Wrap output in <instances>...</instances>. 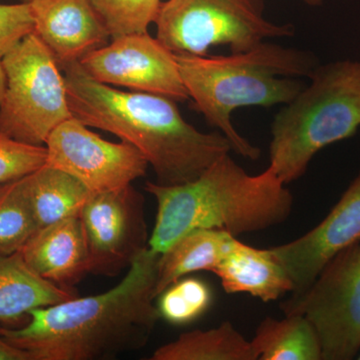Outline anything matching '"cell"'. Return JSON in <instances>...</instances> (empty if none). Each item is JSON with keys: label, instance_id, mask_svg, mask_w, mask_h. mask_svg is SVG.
<instances>
[{"label": "cell", "instance_id": "ba28073f", "mask_svg": "<svg viewBox=\"0 0 360 360\" xmlns=\"http://www.w3.org/2000/svg\"><path fill=\"white\" fill-rule=\"evenodd\" d=\"M284 315H304L322 347V360H350L360 352V239L338 252L309 290L279 304Z\"/></svg>", "mask_w": 360, "mask_h": 360}, {"label": "cell", "instance_id": "603a6c76", "mask_svg": "<svg viewBox=\"0 0 360 360\" xmlns=\"http://www.w3.org/2000/svg\"><path fill=\"white\" fill-rule=\"evenodd\" d=\"M111 39L148 32L155 23L161 0H90Z\"/></svg>", "mask_w": 360, "mask_h": 360}, {"label": "cell", "instance_id": "30bf717a", "mask_svg": "<svg viewBox=\"0 0 360 360\" xmlns=\"http://www.w3.org/2000/svg\"><path fill=\"white\" fill-rule=\"evenodd\" d=\"M79 63L90 77L103 84L158 94L177 103L189 99L176 56L149 32L111 39Z\"/></svg>", "mask_w": 360, "mask_h": 360}, {"label": "cell", "instance_id": "5bb4252c", "mask_svg": "<svg viewBox=\"0 0 360 360\" xmlns=\"http://www.w3.org/2000/svg\"><path fill=\"white\" fill-rule=\"evenodd\" d=\"M20 252L35 274L65 290H72L91 266L79 215L40 227Z\"/></svg>", "mask_w": 360, "mask_h": 360}, {"label": "cell", "instance_id": "83f0119b", "mask_svg": "<svg viewBox=\"0 0 360 360\" xmlns=\"http://www.w3.org/2000/svg\"><path fill=\"white\" fill-rule=\"evenodd\" d=\"M302 1L303 4L312 7L321 6L323 4V0H302Z\"/></svg>", "mask_w": 360, "mask_h": 360}, {"label": "cell", "instance_id": "2e32d148", "mask_svg": "<svg viewBox=\"0 0 360 360\" xmlns=\"http://www.w3.org/2000/svg\"><path fill=\"white\" fill-rule=\"evenodd\" d=\"M77 295L72 290L42 278L25 262L20 251L0 253V322L18 323L33 309L65 302Z\"/></svg>", "mask_w": 360, "mask_h": 360}, {"label": "cell", "instance_id": "7a4b0ae2", "mask_svg": "<svg viewBox=\"0 0 360 360\" xmlns=\"http://www.w3.org/2000/svg\"><path fill=\"white\" fill-rule=\"evenodd\" d=\"M61 70L72 115L139 149L153 167L156 184L191 181L232 150L221 132L205 134L187 122L169 97L101 84L79 63Z\"/></svg>", "mask_w": 360, "mask_h": 360}, {"label": "cell", "instance_id": "4316f807", "mask_svg": "<svg viewBox=\"0 0 360 360\" xmlns=\"http://www.w3.org/2000/svg\"><path fill=\"white\" fill-rule=\"evenodd\" d=\"M4 89H6V75H4L1 59H0V103H1L2 96H4Z\"/></svg>", "mask_w": 360, "mask_h": 360}, {"label": "cell", "instance_id": "8fae6325", "mask_svg": "<svg viewBox=\"0 0 360 360\" xmlns=\"http://www.w3.org/2000/svg\"><path fill=\"white\" fill-rule=\"evenodd\" d=\"M79 219L92 274L115 276L148 246L144 200L131 186L92 193Z\"/></svg>", "mask_w": 360, "mask_h": 360}, {"label": "cell", "instance_id": "6da1fadb", "mask_svg": "<svg viewBox=\"0 0 360 360\" xmlns=\"http://www.w3.org/2000/svg\"><path fill=\"white\" fill-rule=\"evenodd\" d=\"M158 258L148 246L115 288L33 309L20 328L0 326V335L32 360H110L141 349L160 319Z\"/></svg>", "mask_w": 360, "mask_h": 360}, {"label": "cell", "instance_id": "3957f363", "mask_svg": "<svg viewBox=\"0 0 360 360\" xmlns=\"http://www.w3.org/2000/svg\"><path fill=\"white\" fill-rule=\"evenodd\" d=\"M285 186L271 167L250 175L229 153L186 184L148 181L144 189L158 203L148 248L160 255L196 229L224 231L238 238L283 224L293 208Z\"/></svg>", "mask_w": 360, "mask_h": 360}, {"label": "cell", "instance_id": "8992f818", "mask_svg": "<svg viewBox=\"0 0 360 360\" xmlns=\"http://www.w3.org/2000/svg\"><path fill=\"white\" fill-rule=\"evenodd\" d=\"M6 89L0 103V134L44 146L56 127L72 117L65 75L35 33L1 58Z\"/></svg>", "mask_w": 360, "mask_h": 360}, {"label": "cell", "instance_id": "d4e9b609", "mask_svg": "<svg viewBox=\"0 0 360 360\" xmlns=\"http://www.w3.org/2000/svg\"><path fill=\"white\" fill-rule=\"evenodd\" d=\"M33 32L34 20L30 1L0 4V59Z\"/></svg>", "mask_w": 360, "mask_h": 360}, {"label": "cell", "instance_id": "9c48e42d", "mask_svg": "<svg viewBox=\"0 0 360 360\" xmlns=\"http://www.w3.org/2000/svg\"><path fill=\"white\" fill-rule=\"evenodd\" d=\"M44 146L45 165L79 180L91 193L131 186L148 167L131 144L105 141L75 116L59 124Z\"/></svg>", "mask_w": 360, "mask_h": 360}, {"label": "cell", "instance_id": "f546056e", "mask_svg": "<svg viewBox=\"0 0 360 360\" xmlns=\"http://www.w3.org/2000/svg\"><path fill=\"white\" fill-rule=\"evenodd\" d=\"M357 359H360V352H359V357H357Z\"/></svg>", "mask_w": 360, "mask_h": 360}, {"label": "cell", "instance_id": "d6986e66", "mask_svg": "<svg viewBox=\"0 0 360 360\" xmlns=\"http://www.w3.org/2000/svg\"><path fill=\"white\" fill-rule=\"evenodd\" d=\"M265 317L250 340L257 360H322L321 338L302 314Z\"/></svg>", "mask_w": 360, "mask_h": 360}, {"label": "cell", "instance_id": "cb8c5ba5", "mask_svg": "<svg viewBox=\"0 0 360 360\" xmlns=\"http://www.w3.org/2000/svg\"><path fill=\"white\" fill-rule=\"evenodd\" d=\"M45 163V146L22 143L0 134V184L32 174Z\"/></svg>", "mask_w": 360, "mask_h": 360}, {"label": "cell", "instance_id": "277c9868", "mask_svg": "<svg viewBox=\"0 0 360 360\" xmlns=\"http://www.w3.org/2000/svg\"><path fill=\"white\" fill-rule=\"evenodd\" d=\"M175 56L194 108L229 139L234 153L250 160L259 158L260 149L236 130L232 112L290 103L305 85L300 78L309 77L317 66L311 52L267 40L231 56Z\"/></svg>", "mask_w": 360, "mask_h": 360}, {"label": "cell", "instance_id": "44dd1931", "mask_svg": "<svg viewBox=\"0 0 360 360\" xmlns=\"http://www.w3.org/2000/svg\"><path fill=\"white\" fill-rule=\"evenodd\" d=\"M37 229L21 177L0 184V253L18 252Z\"/></svg>", "mask_w": 360, "mask_h": 360}, {"label": "cell", "instance_id": "ac0fdd59", "mask_svg": "<svg viewBox=\"0 0 360 360\" xmlns=\"http://www.w3.org/2000/svg\"><path fill=\"white\" fill-rule=\"evenodd\" d=\"M21 182L39 229L78 217L92 193L79 180L46 165L21 177Z\"/></svg>", "mask_w": 360, "mask_h": 360}, {"label": "cell", "instance_id": "5b68a950", "mask_svg": "<svg viewBox=\"0 0 360 360\" xmlns=\"http://www.w3.org/2000/svg\"><path fill=\"white\" fill-rule=\"evenodd\" d=\"M309 78L271 124L269 167L285 184L303 176L321 149L360 127L359 61L317 65Z\"/></svg>", "mask_w": 360, "mask_h": 360}, {"label": "cell", "instance_id": "e0dca14e", "mask_svg": "<svg viewBox=\"0 0 360 360\" xmlns=\"http://www.w3.org/2000/svg\"><path fill=\"white\" fill-rule=\"evenodd\" d=\"M236 239L229 232L215 229H196L177 239L158 258L155 298L182 277L213 272Z\"/></svg>", "mask_w": 360, "mask_h": 360}, {"label": "cell", "instance_id": "9a60e30c", "mask_svg": "<svg viewBox=\"0 0 360 360\" xmlns=\"http://www.w3.org/2000/svg\"><path fill=\"white\" fill-rule=\"evenodd\" d=\"M229 295L248 293L264 302L281 300L292 291L288 272L271 250H259L236 239L213 270Z\"/></svg>", "mask_w": 360, "mask_h": 360}, {"label": "cell", "instance_id": "7402d4cb", "mask_svg": "<svg viewBox=\"0 0 360 360\" xmlns=\"http://www.w3.org/2000/svg\"><path fill=\"white\" fill-rule=\"evenodd\" d=\"M158 309L162 317L174 326H184L205 314L212 302L210 285L194 277L179 279L160 296Z\"/></svg>", "mask_w": 360, "mask_h": 360}, {"label": "cell", "instance_id": "52a82bcc", "mask_svg": "<svg viewBox=\"0 0 360 360\" xmlns=\"http://www.w3.org/2000/svg\"><path fill=\"white\" fill-rule=\"evenodd\" d=\"M264 13L265 0H167L158 9L155 37L174 53L206 56L217 45L238 53L295 34V26L272 22Z\"/></svg>", "mask_w": 360, "mask_h": 360}, {"label": "cell", "instance_id": "484cf974", "mask_svg": "<svg viewBox=\"0 0 360 360\" xmlns=\"http://www.w3.org/2000/svg\"><path fill=\"white\" fill-rule=\"evenodd\" d=\"M0 360H32L30 354L14 347L0 335Z\"/></svg>", "mask_w": 360, "mask_h": 360}, {"label": "cell", "instance_id": "4fadbf2b", "mask_svg": "<svg viewBox=\"0 0 360 360\" xmlns=\"http://www.w3.org/2000/svg\"><path fill=\"white\" fill-rule=\"evenodd\" d=\"M34 32L60 68L79 63L111 37L90 0H30Z\"/></svg>", "mask_w": 360, "mask_h": 360}, {"label": "cell", "instance_id": "f1b7e54d", "mask_svg": "<svg viewBox=\"0 0 360 360\" xmlns=\"http://www.w3.org/2000/svg\"><path fill=\"white\" fill-rule=\"evenodd\" d=\"M20 1H30V0H20Z\"/></svg>", "mask_w": 360, "mask_h": 360}, {"label": "cell", "instance_id": "ffe728a7", "mask_svg": "<svg viewBox=\"0 0 360 360\" xmlns=\"http://www.w3.org/2000/svg\"><path fill=\"white\" fill-rule=\"evenodd\" d=\"M151 360H257L250 340L225 321L217 328L182 333L158 347Z\"/></svg>", "mask_w": 360, "mask_h": 360}, {"label": "cell", "instance_id": "7c38bea8", "mask_svg": "<svg viewBox=\"0 0 360 360\" xmlns=\"http://www.w3.org/2000/svg\"><path fill=\"white\" fill-rule=\"evenodd\" d=\"M360 239V170L333 210L300 238L270 248L291 279L290 297L302 295L341 250Z\"/></svg>", "mask_w": 360, "mask_h": 360}]
</instances>
